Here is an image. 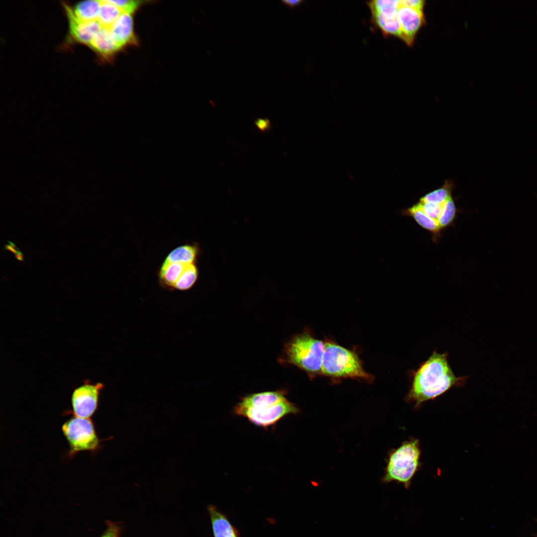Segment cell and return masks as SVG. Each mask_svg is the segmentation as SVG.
Segmentation results:
<instances>
[{
    "instance_id": "7402d4cb",
    "label": "cell",
    "mask_w": 537,
    "mask_h": 537,
    "mask_svg": "<svg viewBox=\"0 0 537 537\" xmlns=\"http://www.w3.org/2000/svg\"><path fill=\"white\" fill-rule=\"evenodd\" d=\"M368 5L371 12H378L386 16H395L399 6V0H373Z\"/></svg>"
},
{
    "instance_id": "603a6c76",
    "label": "cell",
    "mask_w": 537,
    "mask_h": 537,
    "mask_svg": "<svg viewBox=\"0 0 537 537\" xmlns=\"http://www.w3.org/2000/svg\"><path fill=\"white\" fill-rule=\"evenodd\" d=\"M457 213V208L452 196L442 204V210L438 222L441 229L450 226L453 222Z\"/></svg>"
},
{
    "instance_id": "83f0119b",
    "label": "cell",
    "mask_w": 537,
    "mask_h": 537,
    "mask_svg": "<svg viewBox=\"0 0 537 537\" xmlns=\"http://www.w3.org/2000/svg\"><path fill=\"white\" fill-rule=\"evenodd\" d=\"M120 528L119 526L110 523L108 524L107 528L101 537H119Z\"/></svg>"
},
{
    "instance_id": "d4e9b609",
    "label": "cell",
    "mask_w": 537,
    "mask_h": 537,
    "mask_svg": "<svg viewBox=\"0 0 537 537\" xmlns=\"http://www.w3.org/2000/svg\"><path fill=\"white\" fill-rule=\"evenodd\" d=\"M123 13L131 14L142 4L143 1L138 0H110Z\"/></svg>"
},
{
    "instance_id": "f546056e",
    "label": "cell",
    "mask_w": 537,
    "mask_h": 537,
    "mask_svg": "<svg viewBox=\"0 0 537 537\" xmlns=\"http://www.w3.org/2000/svg\"><path fill=\"white\" fill-rule=\"evenodd\" d=\"M7 242L8 243V244H5L3 247V249L4 250L9 251L15 254L19 249L16 247L13 242L9 241H7Z\"/></svg>"
},
{
    "instance_id": "277c9868",
    "label": "cell",
    "mask_w": 537,
    "mask_h": 537,
    "mask_svg": "<svg viewBox=\"0 0 537 537\" xmlns=\"http://www.w3.org/2000/svg\"><path fill=\"white\" fill-rule=\"evenodd\" d=\"M321 372L335 377L370 378L357 354L332 342L325 343Z\"/></svg>"
},
{
    "instance_id": "8fae6325",
    "label": "cell",
    "mask_w": 537,
    "mask_h": 537,
    "mask_svg": "<svg viewBox=\"0 0 537 537\" xmlns=\"http://www.w3.org/2000/svg\"><path fill=\"white\" fill-rule=\"evenodd\" d=\"M89 45L99 56L105 59L110 58L121 48L109 28L104 27H102L95 35Z\"/></svg>"
},
{
    "instance_id": "3957f363",
    "label": "cell",
    "mask_w": 537,
    "mask_h": 537,
    "mask_svg": "<svg viewBox=\"0 0 537 537\" xmlns=\"http://www.w3.org/2000/svg\"><path fill=\"white\" fill-rule=\"evenodd\" d=\"M325 345L308 334H299L285 346V361L309 373L321 371Z\"/></svg>"
},
{
    "instance_id": "4316f807",
    "label": "cell",
    "mask_w": 537,
    "mask_h": 537,
    "mask_svg": "<svg viewBox=\"0 0 537 537\" xmlns=\"http://www.w3.org/2000/svg\"><path fill=\"white\" fill-rule=\"evenodd\" d=\"M425 1L421 0H399V5L410 7L423 11Z\"/></svg>"
},
{
    "instance_id": "ac0fdd59",
    "label": "cell",
    "mask_w": 537,
    "mask_h": 537,
    "mask_svg": "<svg viewBox=\"0 0 537 537\" xmlns=\"http://www.w3.org/2000/svg\"><path fill=\"white\" fill-rule=\"evenodd\" d=\"M100 7V0H90L78 2L72 9L79 19L91 22L97 20Z\"/></svg>"
},
{
    "instance_id": "30bf717a",
    "label": "cell",
    "mask_w": 537,
    "mask_h": 537,
    "mask_svg": "<svg viewBox=\"0 0 537 537\" xmlns=\"http://www.w3.org/2000/svg\"><path fill=\"white\" fill-rule=\"evenodd\" d=\"M287 399L286 392L279 390L249 394L242 397L234 408H258L273 405Z\"/></svg>"
},
{
    "instance_id": "8992f818",
    "label": "cell",
    "mask_w": 537,
    "mask_h": 537,
    "mask_svg": "<svg viewBox=\"0 0 537 537\" xmlns=\"http://www.w3.org/2000/svg\"><path fill=\"white\" fill-rule=\"evenodd\" d=\"M232 412L235 415L246 418L255 426L266 429L288 415L299 413L300 410L287 399L277 404L259 408H234Z\"/></svg>"
},
{
    "instance_id": "5b68a950",
    "label": "cell",
    "mask_w": 537,
    "mask_h": 537,
    "mask_svg": "<svg viewBox=\"0 0 537 537\" xmlns=\"http://www.w3.org/2000/svg\"><path fill=\"white\" fill-rule=\"evenodd\" d=\"M62 431L69 446V457L83 451L95 452L99 448V439L90 418L74 416L62 426Z\"/></svg>"
},
{
    "instance_id": "2e32d148",
    "label": "cell",
    "mask_w": 537,
    "mask_h": 537,
    "mask_svg": "<svg viewBox=\"0 0 537 537\" xmlns=\"http://www.w3.org/2000/svg\"><path fill=\"white\" fill-rule=\"evenodd\" d=\"M402 214L412 217L421 227L428 231L434 241L441 236L442 229L438 220L432 219L423 211L418 203L402 211Z\"/></svg>"
},
{
    "instance_id": "4dcf8cb0",
    "label": "cell",
    "mask_w": 537,
    "mask_h": 537,
    "mask_svg": "<svg viewBox=\"0 0 537 537\" xmlns=\"http://www.w3.org/2000/svg\"><path fill=\"white\" fill-rule=\"evenodd\" d=\"M15 258L19 261H23V255L20 250L14 255Z\"/></svg>"
},
{
    "instance_id": "5bb4252c",
    "label": "cell",
    "mask_w": 537,
    "mask_h": 537,
    "mask_svg": "<svg viewBox=\"0 0 537 537\" xmlns=\"http://www.w3.org/2000/svg\"><path fill=\"white\" fill-rule=\"evenodd\" d=\"M188 265L163 262L157 274L160 286L167 290H174L176 283Z\"/></svg>"
},
{
    "instance_id": "7c38bea8",
    "label": "cell",
    "mask_w": 537,
    "mask_h": 537,
    "mask_svg": "<svg viewBox=\"0 0 537 537\" xmlns=\"http://www.w3.org/2000/svg\"><path fill=\"white\" fill-rule=\"evenodd\" d=\"M207 510L214 537H240L238 530L225 514L212 505L208 506Z\"/></svg>"
},
{
    "instance_id": "7a4b0ae2",
    "label": "cell",
    "mask_w": 537,
    "mask_h": 537,
    "mask_svg": "<svg viewBox=\"0 0 537 537\" xmlns=\"http://www.w3.org/2000/svg\"><path fill=\"white\" fill-rule=\"evenodd\" d=\"M421 454L418 439L412 438L403 442L389 453L382 482H396L408 489L421 466Z\"/></svg>"
},
{
    "instance_id": "4fadbf2b",
    "label": "cell",
    "mask_w": 537,
    "mask_h": 537,
    "mask_svg": "<svg viewBox=\"0 0 537 537\" xmlns=\"http://www.w3.org/2000/svg\"><path fill=\"white\" fill-rule=\"evenodd\" d=\"M109 29L121 48L128 44L136 43L131 14L123 12Z\"/></svg>"
},
{
    "instance_id": "9a60e30c",
    "label": "cell",
    "mask_w": 537,
    "mask_h": 537,
    "mask_svg": "<svg viewBox=\"0 0 537 537\" xmlns=\"http://www.w3.org/2000/svg\"><path fill=\"white\" fill-rule=\"evenodd\" d=\"M200 252V248L197 244L186 243L172 250L163 262L186 264H196Z\"/></svg>"
},
{
    "instance_id": "cb8c5ba5",
    "label": "cell",
    "mask_w": 537,
    "mask_h": 537,
    "mask_svg": "<svg viewBox=\"0 0 537 537\" xmlns=\"http://www.w3.org/2000/svg\"><path fill=\"white\" fill-rule=\"evenodd\" d=\"M424 212L429 217L438 220L442 210V204L430 202H418Z\"/></svg>"
},
{
    "instance_id": "52a82bcc",
    "label": "cell",
    "mask_w": 537,
    "mask_h": 537,
    "mask_svg": "<svg viewBox=\"0 0 537 537\" xmlns=\"http://www.w3.org/2000/svg\"><path fill=\"white\" fill-rule=\"evenodd\" d=\"M103 387L102 383L93 384L87 381L75 389L71 397L74 416L90 418L97 408L99 395Z\"/></svg>"
},
{
    "instance_id": "6da1fadb",
    "label": "cell",
    "mask_w": 537,
    "mask_h": 537,
    "mask_svg": "<svg viewBox=\"0 0 537 537\" xmlns=\"http://www.w3.org/2000/svg\"><path fill=\"white\" fill-rule=\"evenodd\" d=\"M448 358L447 352L439 353L435 350L416 369L409 371L411 384L405 398L407 402L414 403L415 408L465 383L468 376H456Z\"/></svg>"
},
{
    "instance_id": "f1b7e54d",
    "label": "cell",
    "mask_w": 537,
    "mask_h": 537,
    "mask_svg": "<svg viewBox=\"0 0 537 537\" xmlns=\"http://www.w3.org/2000/svg\"><path fill=\"white\" fill-rule=\"evenodd\" d=\"M281 2L284 4L287 5L291 8H293L295 7L300 4L303 0H281Z\"/></svg>"
},
{
    "instance_id": "e0dca14e",
    "label": "cell",
    "mask_w": 537,
    "mask_h": 537,
    "mask_svg": "<svg viewBox=\"0 0 537 537\" xmlns=\"http://www.w3.org/2000/svg\"><path fill=\"white\" fill-rule=\"evenodd\" d=\"M374 23L386 35L397 36L405 42L397 15L386 16L378 12H372Z\"/></svg>"
},
{
    "instance_id": "484cf974",
    "label": "cell",
    "mask_w": 537,
    "mask_h": 537,
    "mask_svg": "<svg viewBox=\"0 0 537 537\" xmlns=\"http://www.w3.org/2000/svg\"><path fill=\"white\" fill-rule=\"evenodd\" d=\"M254 124L258 130L263 133L269 131L271 128L270 121L267 118H257L254 121Z\"/></svg>"
},
{
    "instance_id": "ba28073f",
    "label": "cell",
    "mask_w": 537,
    "mask_h": 537,
    "mask_svg": "<svg viewBox=\"0 0 537 537\" xmlns=\"http://www.w3.org/2000/svg\"><path fill=\"white\" fill-rule=\"evenodd\" d=\"M63 6L68 17L71 37L79 43L89 45L95 35L102 28L101 25L97 20L84 22L75 15L72 7L66 3H63Z\"/></svg>"
},
{
    "instance_id": "9c48e42d",
    "label": "cell",
    "mask_w": 537,
    "mask_h": 537,
    "mask_svg": "<svg viewBox=\"0 0 537 537\" xmlns=\"http://www.w3.org/2000/svg\"><path fill=\"white\" fill-rule=\"evenodd\" d=\"M397 17L404 35L405 42L409 45L412 44L416 33L423 23V11L399 5Z\"/></svg>"
},
{
    "instance_id": "ffe728a7",
    "label": "cell",
    "mask_w": 537,
    "mask_h": 537,
    "mask_svg": "<svg viewBox=\"0 0 537 537\" xmlns=\"http://www.w3.org/2000/svg\"><path fill=\"white\" fill-rule=\"evenodd\" d=\"M453 187V182L450 180H447L442 186L422 197L419 202L442 204L452 196Z\"/></svg>"
},
{
    "instance_id": "44dd1931",
    "label": "cell",
    "mask_w": 537,
    "mask_h": 537,
    "mask_svg": "<svg viewBox=\"0 0 537 537\" xmlns=\"http://www.w3.org/2000/svg\"><path fill=\"white\" fill-rule=\"evenodd\" d=\"M199 276V270L196 264L188 265L174 286V290L186 291L195 284Z\"/></svg>"
},
{
    "instance_id": "d6986e66",
    "label": "cell",
    "mask_w": 537,
    "mask_h": 537,
    "mask_svg": "<svg viewBox=\"0 0 537 537\" xmlns=\"http://www.w3.org/2000/svg\"><path fill=\"white\" fill-rule=\"evenodd\" d=\"M122 13L110 0H100L97 20L102 27L109 28Z\"/></svg>"
}]
</instances>
